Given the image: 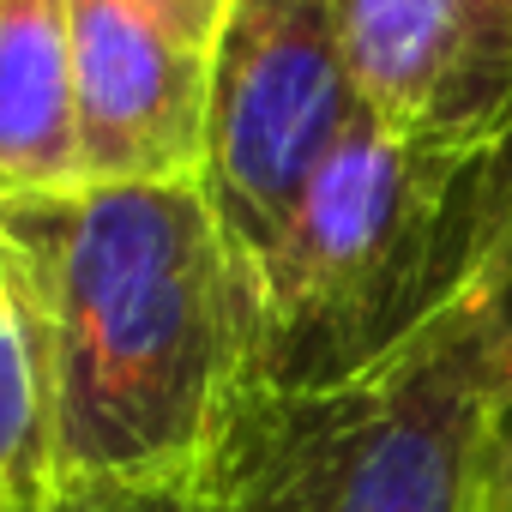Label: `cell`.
<instances>
[{"mask_svg": "<svg viewBox=\"0 0 512 512\" xmlns=\"http://www.w3.org/2000/svg\"><path fill=\"white\" fill-rule=\"evenodd\" d=\"M61 482H193L260 392V272L199 181H73L0 199Z\"/></svg>", "mask_w": 512, "mask_h": 512, "instance_id": "6da1fadb", "label": "cell"}, {"mask_svg": "<svg viewBox=\"0 0 512 512\" xmlns=\"http://www.w3.org/2000/svg\"><path fill=\"white\" fill-rule=\"evenodd\" d=\"M500 139L362 121L308 181L260 272V392H338L404 362L458 302Z\"/></svg>", "mask_w": 512, "mask_h": 512, "instance_id": "7a4b0ae2", "label": "cell"}, {"mask_svg": "<svg viewBox=\"0 0 512 512\" xmlns=\"http://www.w3.org/2000/svg\"><path fill=\"white\" fill-rule=\"evenodd\" d=\"M488 404L428 332L338 392H253L205 464V512H470Z\"/></svg>", "mask_w": 512, "mask_h": 512, "instance_id": "3957f363", "label": "cell"}, {"mask_svg": "<svg viewBox=\"0 0 512 512\" xmlns=\"http://www.w3.org/2000/svg\"><path fill=\"white\" fill-rule=\"evenodd\" d=\"M362 121L332 0H229L211 43L199 187L253 266Z\"/></svg>", "mask_w": 512, "mask_h": 512, "instance_id": "277c9868", "label": "cell"}, {"mask_svg": "<svg viewBox=\"0 0 512 512\" xmlns=\"http://www.w3.org/2000/svg\"><path fill=\"white\" fill-rule=\"evenodd\" d=\"M73 7L79 181H199L211 43L163 0Z\"/></svg>", "mask_w": 512, "mask_h": 512, "instance_id": "5b68a950", "label": "cell"}, {"mask_svg": "<svg viewBox=\"0 0 512 512\" xmlns=\"http://www.w3.org/2000/svg\"><path fill=\"white\" fill-rule=\"evenodd\" d=\"M368 121L404 139L512 133V0H332Z\"/></svg>", "mask_w": 512, "mask_h": 512, "instance_id": "8992f818", "label": "cell"}, {"mask_svg": "<svg viewBox=\"0 0 512 512\" xmlns=\"http://www.w3.org/2000/svg\"><path fill=\"white\" fill-rule=\"evenodd\" d=\"M73 181V7L0 0V199Z\"/></svg>", "mask_w": 512, "mask_h": 512, "instance_id": "52a82bcc", "label": "cell"}, {"mask_svg": "<svg viewBox=\"0 0 512 512\" xmlns=\"http://www.w3.org/2000/svg\"><path fill=\"white\" fill-rule=\"evenodd\" d=\"M428 332H440V344L452 350L488 416H506L512 410V133L488 163L470 278Z\"/></svg>", "mask_w": 512, "mask_h": 512, "instance_id": "ba28073f", "label": "cell"}, {"mask_svg": "<svg viewBox=\"0 0 512 512\" xmlns=\"http://www.w3.org/2000/svg\"><path fill=\"white\" fill-rule=\"evenodd\" d=\"M55 494H61V446H55V392L43 338L25 302L0 284V512H49Z\"/></svg>", "mask_w": 512, "mask_h": 512, "instance_id": "9c48e42d", "label": "cell"}, {"mask_svg": "<svg viewBox=\"0 0 512 512\" xmlns=\"http://www.w3.org/2000/svg\"><path fill=\"white\" fill-rule=\"evenodd\" d=\"M49 512H205V476L193 482H61Z\"/></svg>", "mask_w": 512, "mask_h": 512, "instance_id": "30bf717a", "label": "cell"}, {"mask_svg": "<svg viewBox=\"0 0 512 512\" xmlns=\"http://www.w3.org/2000/svg\"><path fill=\"white\" fill-rule=\"evenodd\" d=\"M470 512H512V410L488 422V446H482L476 506Z\"/></svg>", "mask_w": 512, "mask_h": 512, "instance_id": "8fae6325", "label": "cell"}, {"mask_svg": "<svg viewBox=\"0 0 512 512\" xmlns=\"http://www.w3.org/2000/svg\"><path fill=\"white\" fill-rule=\"evenodd\" d=\"M163 7H169L193 37L217 43V25H223V13H229V0H163Z\"/></svg>", "mask_w": 512, "mask_h": 512, "instance_id": "7c38bea8", "label": "cell"}, {"mask_svg": "<svg viewBox=\"0 0 512 512\" xmlns=\"http://www.w3.org/2000/svg\"><path fill=\"white\" fill-rule=\"evenodd\" d=\"M0 284H7V278H0Z\"/></svg>", "mask_w": 512, "mask_h": 512, "instance_id": "4fadbf2b", "label": "cell"}]
</instances>
